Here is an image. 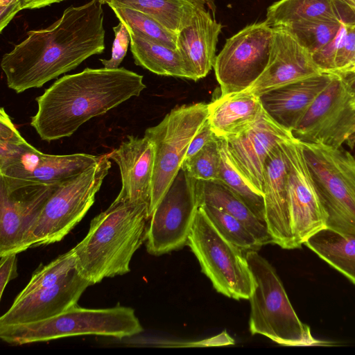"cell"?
Returning <instances> with one entry per match:
<instances>
[{"label": "cell", "mask_w": 355, "mask_h": 355, "mask_svg": "<svg viewBox=\"0 0 355 355\" xmlns=\"http://www.w3.org/2000/svg\"><path fill=\"white\" fill-rule=\"evenodd\" d=\"M102 5L91 0L70 6L51 26L28 31L1 59L8 87L17 94L41 87L102 53L105 37Z\"/></svg>", "instance_id": "1"}, {"label": "cell", "mask_w": 355, "mask_h": 355, "mask_svg": "<svg viewBox=\"0 0 355 355\" xmlns=\"http://www.w3.org/2000/svg\"><path fill=\"white\" fill-rule=\"evenodd\" d=\"M146 87L143 76L124 67L86 68L60 78L36 98L31 125L46 141L69 137L92 118L139 96Z\"/></svg>", "instance_id": "2"}, {"label": "cell", "mask_w": 355, "mask_h": 355, "mask_svg": "<svg viewBox=\"0 0 355 355\" xmlns=\"http://www.w3.org/2000/svg\"><path fill=\"white\" fill-rule=\"evenodd\" d=\"M149 205L115 198L90 223L73 251L76 269L92 285L130 272L135 252L146 241Z\"/></svg>", "instance_id": "3"}, {"label": "cell", "mask_w": 355, "mask_h": 355, "mask_svg": "<svg viewBox=\"0 0 355 355\" xmlns=\"http://www.w3.org/2000/svg\"><path fill=\"white\" fill-rule=\"evenodd\" d=\"M255 286L249 298V329L284 346H329L331 342L315 338L310 327L296 314L273 266L258 251L245 252Z\"/></svg>", "instance_id": "4"}, {"label": "cell", "mask_w": 355, "mask_h": 355, "mask_svg": "<svg viewBox=\"0 0 355 355\" xmlns=\"http://www.w3.org/2000/svg\"><path fill=\"white\" fill-rule=\"evenodd\" d=\"M143 331L131 307L118 304L106 309H87L76 304L42 321L0 326V338L8 344L21 345L80 335L122 339Z\"/></svg>", "instance_id": "5"}, {"label": "cell", "mask_w": 355, "mask_h": 355, "mask_svg": "<svg viewBox=\"0 0 355 355\" xmlns=\"http://www.w3.org/2000/svg\"><path fill=\"white\" fill-rule=\"evenodd\" d=\"M300 144L326 227L355 234V157L343 147Z\"/></svg>", "instance_id": "6"}, {"label": "cell", "mask_w": 355, "mask_h": 355, "mask_svg": "<svg viewBox=\"0 0 355 355\" xmlns=\"http://www.w3.org/2000/svg\"><path fill=\"white\" fill-rule=\"evenodd\" d=\"M111 166L108 153L102 154L96 164L57 184L32 230V247L58 242L69 233L94 203Z\"/></svg>", "instance_id": "7"}, {"label": "cell", "mask_w": 355, "mask_h": 355, "mask_svg": "<svg viewBox=\"0 0 355 355\" xmlns=\"http://www.w3.org/2000/svg\"><path fill=\"white\" fill-rule=\"evenodd\" d=\"M187 245L216 291L234 300H249L255 283L245 253L225 238L200 207Z\"/></svg>", "instance_id": "8"}, {"label": "cell", "mask_w": 355, "mask_h": 355, "mask_svg": "<svg viewBox=\"0 0 355 355\" xmlns=\"http://www.w3.org/2000/svg\"><path fill=\"white\" fill-rule=\"evenodd\" d=\"M355 73L333 74L292 133L302 143L355 145Z\"/></svg>", "instance_id": "9"}, {"label": "cell", "mask_w": 355, "mask_h": 355, "mask_svg": "<svg viewBox=\"0 0 355 355\" xmlns=\"http://www.w3.org/2000/svg\"><path fill=\"white\" fill-rule=\"evenodd\" d=\"M207 118V103L184 105L146 130L144 135L155 146L149 218L181 169L191 141Z\"/></svg>", "instance_id": "10"}, {"label": "cell", "mask_w": 355, "mask_h": 355, "mask_svg": "<svg viewBox=\"0 0 355 355\" xmlns=\"http://www.w3.org/2000/svg\"><path fill=\"white\" fill-rule=\"evenodd\" d=\"M196 181L181 168L149 218L146 241L149 254L159 256L187 245L200 207Z\"/></svg>", "instance_id": "11"}, {"label": "cell", "mask_w": 355, "mask_h": 355, "mask_svg": "<svg viewBox=\"0 0 355 355\" xmlns=\"http://www.w3.org/2000/svg\"><path fill=\"white\" fill-rule=\"evenodd\" d=\"M272 37V28L265 20L226 40L214 64L220 94L243 91L260 76L269 60Z\"/></svg>", "instance_id": "12"}, {"label": "cell", "mask_w": 355, "mask_h": 355, "mask_svg": "<svg viewBox=\"0 0 355 355\" xmlns=\"http://www.w3.org/2000/svg\"><path fill=\"white\" fill-rule=\"evenodd\" d=\"M57 184L31 185L13 190L0 187V257L18 254L32 247V230L43 205Z\"/></svg>", "instance_id": "13"}, {"label": "cell", "mask_w": 355, "mask_h": 355, "mask_svg": "<svg viewBox=\"0 0 355 355\" xmlns=\"http://www.w3.org/2000/svg\"><path fill=\"white\" fill-rule=\"evenodd\" d=\"M288 161V189L291 223L297 248L320 230L326 218L310 175L300 142L284 143Z\"/></svg>", "instance_id": "14"}, {"label": "cell", "mask_w": 355, "mask_h": 355, "mask_svg": "<svg viewBox=\"0 0 355 355\" xmlns=\"http://www.w3.org/2000/svg\"><path fill=\"white\" fill-rule=\"evenodd\" d=\"M295 139L291 130L277 123L263 109L259 118L248 128L225 140L240 170L263 193V172L268 156L279 144Z\"/></svg>", "instance_id": "15"}, {"label": "cell", "mask_w": 355, "mask_h": 355, "mask_svg": "<svg viewBox=\"0 0 355 355\" xmlns=\"http://www.w3.org/2000/svg\"><path fill=\"white\" fill-rule=\"evenodd\" d=\"M268 64L260 76L243 90L260 96L282 86L320 73L310 53L289 32L272 28Z\"/></svg>", "instance_id": "16"}, {"label": "cell", "mask_w": 355, "mask_h": 355, "mask_svg": "<svg viewBox=\"0 0 355 355\" xmlns=\"http://www.w3.org/2000/svg\"><path fill=\"white\" fill-rule=\"evenodd\" d=\"M91 285L74 269L55 285L17 295L10 309L1 316L0 326L32 323L52 318L76 304Z\"/></svg>", "instance_id": "17"}, {"label": "cell", "mask_w": 355, "mask_h": 355, "mask_svg": "<svg viewBox=\"0 0 355 355\" xmlns=\"http://www.w3.org/2000/svg\"><path fill=\"white\" fill-rule=\"evenodd\" d=\"M263 193L266 223L273 244L286 250L297 249L291 223L288 161L284 143L277 146L266 159Z\"/></svg>", "instance_id": "18"}, {"label": "cell", "mask_w": 355, "mask_h": 355, "mask_svg": "<svg viewBox=\"0 0 355 355\" xmlns=\"http://www.w3.org/2000/svg\"><path fill=\"white\" fill-rule=\"evenodd\" d=\"M108 155L120 171L121 188L116 198L149 205L155 157L152 141L145 135H128Z\"/></svg>", "instance_id": "19"}, {"label": "cell", "mask_w": 355, "mask_h": 355, "mask_svg": "<svg viewBox=\"0 0 355 355\" xmlns=\"http://www.w3.org/2000/svg\"><path fill=\"white\" fill-rule=\"evenodd\" d=\"M222 25L205 6H198L191 23L177 37V49L189 75L196 81L205 78L214 67L216 48Z\"/></svg>", "instance_id": "20"}, {"label": "cell", "mask_w": 355, "mask_h": 355, "mask_svg": "<svg viewBox=\"0 0 355 355\" xmlns=\"http://www.w3.org/2000/svg\"><path fill=\"white\" fill-rule=\"evenodd\" d=\"M332 76L320 73L269 91L259 96L262 106L274 121L292 132Z\"/></svg>", "instance_id": "21"}, {"label": "cell", "mask_w": 355, "mask_h": 355, "mask_svg": "<svg viewBox=\"0 0 355 355\" xmlns=\"http://www.w3.org/2000/svg\"><path fill=\"white\" fill-rule=\"evenodd\" d=\"M101 155L87 153L49 155L42 153L34 166L9 176H0L6 190L31 185H52L74 177L96 164Z\"/></svg>", "instance_id": "22"}, {"label": "cell", "mask_w": 355, "mask_h": 355, "mask_svg": "<svg viewBox=\"0 0 355 355\" xmlns=\"http://www.w3.org/2000/svg\"><path fill=\"white\" fill-rule=\"evenodd\" d=\"M207 107L213 132L226 140L245 131L263 111L260 97L244 91L220 94Z\"/></svg>", "instance_id": "23"}, {"label": "cell", "mask_w": 355, "mask_h": 355, "mask_svg": "<svg viewBox=\"0 0 355 355\" xmlns=\"http://www.w3.org/2000/svg\"><path fill=\"white\" fill-rule=\"evenodd\" d=\"M196 194L199 206L214 207L243 223L263 246L273 244L266 224L262 223L245 202L220 180H197Z\"/></svg>", "instance_id": "24"}, {"label": "cell", "mask_w": 355, "mask_h": 355, "mask_svg": "<svg viewBox=\"0 0 355 355\" xmlns=\"http://www.w3.org/2000/svg\"><path fill=\"white\" fill-rule=\"evenodd\" d=\"M128 30L130 37V51L135 64L159 76L189 79L178 49Z\"/></svg>", "instance_id": "25"}, {"label": "cell", "mask_w": 355, "mask_h": 355, "mask_svg": "<svg viewBox=\"0 0 355 355\" xmlns=\"http://www.w3.org/2000/svg\"><path fill=\"white\" fill-rule=\"evenodd\" d=\"M304 245L355 284V234L324 227Z\"/></svg>", "instance_id": "26"}, {"label": "cell", "mask_w": 355, "mask_h": 355, "mask_svg": "<svg viewBox=\"0 0 355 355\" xmlns=\"http://www.w3.org/2000/svg\"><path fill=\"white\" fill-rule=\"evenodd\" d=\"M101 4L124 6L142 12L178 35L189 26L199 6L194 0H98Z\"/></svg>", "instance_id": "27"}, {"label": "cell", "mask_w": 355, "mask_h": 355, "mask_svg": "<svg viewBox=\"0 0 355 355\" xmlns=\"http://www.w3.org/2000/svg\"><path fill=\"white\" fill-rule=\"evenodd\" d=\"M266 20L272 28L312 20L340 21L331 0H279L268 8Z\"/></svg>", "instance_id": "28"}, {"label": "cell", "mask_w": 355, "mask_h": 355, "mask_svg": "<svg viewBox=\"0 0 355 355\" xmlns=\"http://www.w3.org/2000/svg\"><path fill=\"white\" fill-rule=\"evenodd\" d=\"M311 55L321 73H355V25L341 23L335 37Z\"/></svg>", "instance_id": "29"}, {"label": "cell", "mask_w": 355, "mask_h": 355, "mask_svg": "<svg viewBox=\"0 0 355 355\" xmlns=\"http://www.w3.org/2000/svg\"><path fill=\"white\" fill-rule=\"evenodd\" d=\"M220 181L236 193L254 215L266 223L263 194L258 191L234 162L225 139H219ZM267 226V225H266Z\"/></svg>", "instance_id": "30"}, {"label": "cell", "mask_w": 355, "mask_h": 355, "mask_svg": "<svg viewBox=\"0 0 355 355\" xmlns=\"http://www.w3.org/2000/svg\"><path fill=\"white\" fill-rule=\"evenodd\" d=\"M119 21L128 29L177 49L178 35L168 30L148 15L124 6H111Z\"/></svg>", "instance_id": "31"}, {"label": "cell", "mask_w": 355, "mask_h": 355, "mask_svg": "<svg viewBox=\"0 0 355 355\" xmlns=\"http://www.w3.org/2000/svg\"><path fill=\"white\" fill-rule=\"evenodd\" d=\"M37 148L26 141L3 107L0 110V172L19 163Z\"/></svg>", "instance_id": "32"}, {"label": "cell", "mask_w": 355, "mask_h": 355, "mask_svg": "<svg viewBox=\"0 0 355 355\" xmlns=\"http://www.w3.org/2000/svg\"><path fill=\"white\" fill-rule=\"evenodd\" d=\"M200 207L220 233L245 253L258 251L261 248L256 237L239 220L214 207L207 205Z\"/></svg>", "instance_id": "33"}, {"label": "cell", "mask_w": 355, "mask_h": 355, "mask_svg": "<svg viewBox=\"0 0 355 355\" xmlns=\"http://www.w3.org/2000/svg\"><path fill=\"white\" fill-rule=\"evenodd\" d=\"M340 24L338 21L312 20L282 28L293 35L311 55L335 37Z\"/></svg>", "instance_id": "34"}, {"label": "cell", "mask_w": 355, "mask_h": 355, "mask_svg": "<svg viewBox=\"0 0 355 355\" xmlns=\"http://www.w3.org/2000/svg\"><path fill=\"white\" fill-rule=\"evenodd\" d=\"M74 269H76L75 257L73 249H71L49 263L38 267L18 295H24L35 291L55 285L64 279Z\"/></svg>", "instance_id": "35"}, {"label": "cell", "mask_w": 355, "mask_h": 355, "mask_svg": "<svg viewBox=\"0 0 355 355\" xmlns=\"http://www.w3.org/2000/svg\"><path fill=\"white\" fill-rule=\"evenodd\" d=\"M218 138L208 143L198 153L184 160L182 168L197 180H220V152Z\"/></svg>", "instance_id": "36"}, {"label": "cell", "mask_w": 355, "mask_h": 355, "mask_svg": "<svg viewBox=\"0 0 355 355\" xmlns=\"http://www.w3.org/2000/svg\"><path fill=\"white\" fill-rule=\"evenodd\" d=\"M114 33V39L112 48L111 58L108 60L100 59L103 67L107 69H116L123 60L129 44L130 37L125 25L121 21L112 28Z\"/></svg>", "instance_id": "37"}, {"label": "cell", "mask_w": 355, "mask_h": 355, "mask_svg": "<svg viewBox=\"0 0 355 355\" xmlns=\"http://www.w3.org/2000/svg\"><path fill=\"white\" fill-rule=\"evenodd\" d=\"M217 138L213 132L207 119L191 141L184 160L198 153L208 143Z\"/></svg>", "instance_id": "38"}, {"label": "cell", "mask_w": 355, "mask_h": 355, "mask_svg": "<svg viewBox=\"0 0 355 355\" xmlns=\"http://www.w3.org/2000/svg\"><path fill=\"white\" fill-rule=\"evenodd\" d=\"M17 254H9L0 257V297L10 280L17 276Z\"/></svg>", "instance_id": "39"}, {"label": "cell", "mask_w": 355, "mask_h": 355, "mask_svg": "<svg viewBox=\"0 0 355 355\" xmlns=\"http://www.w3.org/2000/svg\"><path fill=\"white\" fill-rule=\"evenodd\" d=\"M22 0H0V32L22 10Z\"/></svg>", "instance_id": "40"}, {"label": "cell", "mask_w": 355, "mask_h": 355, "mask_svg": "<svg viewBox=\"0 0 355 355\" xmlns=\"http://www.w3.org/2000/svg\"><path fill=\"white\" fill-rule=\"evenodd\" d=\"M342 23L355 25V0H331Z\"/></svg>", "instance_id": "41"}, {"label": "cell", "mask_w": 355, "mask_h": 355, "mask_svg": "<svg viewBox=\"0 0 355 355\" xmlns=\"http://www.w3.org/2000/svg\"><path fill=\"white\" fill-rule=\"evenodd\" d=\"M64 0H22V10L38 9Z\"/></svg>", "instance_id": "42"}, {"label": "cell", "mask_w": 355, "mask_h": 355, "mask_svg": "<svg viewBox=\"0 0 355 355\" xmlns=\"http://www.w3.org/2000/svg\"><path fill=\"white\" fill-rule=\"evenodd\" d=\"M199 6H205V3H209L211 0H194Z\"/></svg>", "instance_id": "43"}, {"label": "cell", "mask_w": 355, "mask_h": 355, "mask_svg": "<svg viewBox=\"0 0 355 355\" xmlns=\"http://www.w3.org/2000/svg\"><path fill=\"white\" fill-rule=\"evenodd\" d=\"M353 105H354L355 107V96H354V100H353Z\"/></svg>", "instance_id": "44"}]
</instances>
